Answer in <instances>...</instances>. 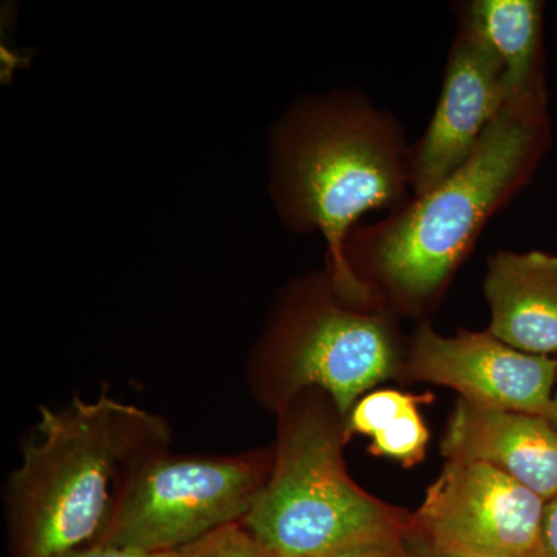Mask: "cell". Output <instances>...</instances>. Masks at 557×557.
Here are the masks:
<instances>
[{"label":"cell","mask_w":557,"mask_h":557,"mask_svg":"<svg viewBox=\"0 0 557 557\" xmlns=\"http://www.w3.org/2000/svg\"><path fill=\"white\" fill-rule=\"evenodd\" d=\"M548 101H508L471 159L445 182L351 231L355 276L395 317L437 307L483 230L530 185L552 148Z\"/></svg>","instance_id":"6da1fadb"},{"label":"cell","mask_w":557,"mask_h":557,"mask_svg":"<svg viewBox=\"0 0 557 557\" xmlns=\"http://www.w3.org/2000/svg\"><path fill=\"white\" fill-rule=\"evenodd\" d=\"M410 145L401 121L355 89L302 98L273 132L278 215L296 233H321L333 284L357 306L381 304L348 267L347 237L366 214H388L412 199Z\"/></svg>","instance_id":"7a4b0ae2"},{"label":"cell","mask_w":557,"mask_h":557,"mask_svg":"<svg viewBox=\"0 0 557 557\" xmlns=\"http://www.w3.org/2000/svg\"><path fill=\"white\" fill-rule=\"evenodd\" d=\"M36 434L3 491L13 557L94 545L126 472L171 445L163 417L106 394L61 409L40 406Z\"/></svg>","instance_id":"3957f363"},{"label":"cell","mask_w":557,"mask_h":557,"mask_svg":"<svg viewBox=\"0 0 557 557\" xmlns=\"http://www.w3.org/2000/svg\"><path fill=\"white\" fill-rule=\"evenodd\" d=\"M269 482L244 520L273 557H317L361 545L401 544L412 515L355 482L344 461V420L310 388L277 413Z\"/></svg>","instance_id":"277c9868"},{"label":"cell","mask_w":557,"mask_h":557,"mask_svg":"<svg viewBox=\"0 0 557 557\" xmlns=\"http://www.w3.org/2000/svg\"><path fill=\"white\" fill-rule=\"evenodd\" d=\"M405 350L397 317L348 302L325 270L285 289L249 358L248 384L276 413L317 388L346 421L366 392L401 373Z\"/></svg>","instance_id":"5b68a950"},{"label":"cell","mask_w":557,"mask_h":557,"mask_svg":"<svg viewBox=\"0 0 557 557\" xmlns=\"http://www.w3.org/2000/svg\"><path fill=\"white\" fill-rule=\"evenodd\" d=\"M273 449L234 456L156 450L124 475L97 545L170 555L244 522L269 482Z\"/></svg>","instance_id":"8992f818"},{"label":"cell","mask_w":557,"mask_h":557,"mask_svg":"<svg viewBox=\"0 0 557 557\" xmlns=\"http://www.w3.org/2000/svg\"><path fill=\"white\" fill-rule=\"evenodd\" d=\"M547 500L498 469L446 460L410 518L432 547L465 557H539Z\"/></svg>","instance_id":"52a82bcc"},{"label":"cell","mask_w":557,"mask_h":557,"mask_svg":"<svg viewBox=\"0 0 557 557\" xmlns=\"http://www.w3.org/2000/svg\"><path fill=\"white\" fill-rule=\"evenodd\" d=\"M406 379L453 388L483 408L548 418L555 423L557 357L525 354L485 332L438 333L420 322L406 343Z\"/></svg>","instance_id":"ba28073f"},{"label":"cell","mask_w":557,"mask_h":557,"mask_svg":"<svg viewBox=\"0 0 557 557\" xmlns=\"http://www.w3.org/2000/svg\"><path fill=\"white\" fill-rule=\"evenodd\" d=\"M508 102L504 67L490 47L458 24L426 129L410 145L409 182L423 196L460 170Z\"/></svg>","instance_id":"9c48e42d"},{"label":"cell","mask_w":557,"mask_h":557,"mask_svg":"<svg viewBox=\"0 0 557 557\" xmlns=\"http://www.w3.org/2000/svg\"><path fill=\"white\" fill-rule=\"evenodd\" d=\"M440 450L449 461L490 465L544 500L557 497V426L548 418L460 398Z\"/></svg>","instance_id":"30bf717a"},{"label":"cell","mask_w":557,"mask_h":557,"mask_svg":"<svg viewBox=\"0 0 557 557\" xmlns=\"http://www.w3.org/2000/svg\"><path fill=\"white\" fill-rule=\"evenodd\" d=\"M487 332L520 351L557 357V252L498 249L487 258Z\"/></svg>","instance_id":"8fae6325"},{"label":"cell","mask_w":557,"mask_h":557,"mask_svg":"<svg viewBox=\"0 0 557 557\" xmlns=\"http://www.w3.org/2000/svg\"><path fill=\"white\" fill-rule=\"evenodd\" d=\"M544 11L541 0H468L456 3L458 24L474 32L505 72L508 101H548Z\"/></svg>","instance_id":"7c38bea8"},{"label":"cell","mask_w":557,"mask_h":557,"mask_svg":"<svg viewBox=\"0 0 557 557\" xmlns=\"http://www.w3.org/2000/svg\"><path fill=\"white\" fill-rule=\"evenodd\" d=\"M434 395L405 394L394 388L370 392L359 398L344 421L347 442L354 435L372 438L369 453L412 468L426 457L429 429L420 408Z\"/></svg>","instance_id":"4fadbf2b"},{"label":"cell","mask_w":557,"mask_h":557,"mask_svg":"<svg viewBox=\"0 0 557 557\" xmlns=\"http://www.w3.org/2000/svg\"><path fill=\"white\" fill-rule=\"evenodd\" d=\"M172 557H273L252 536L244 522L219 528L188 547L172 553Z\"/></svg>","instance_id":"5bb4252c"},{"label":"cell","mask_w":557,"mask_h":557,"mask_svg":"<svg viewBox=\"0 0 557 557\" xmlns=\"http://www.w3.org/2000/svg\"><path fill=\"white\" fill-rule=\"evenodd\" d=\"M47 557H172V553L170 555H146V553L132 552V549L94 544Z\"/></svg>","instance_id":"9a60e30c"},{"label":"cell","mask_w":557,"mask_h":557,"mask_svg":"<svg viewBox=\"0 0 557 557\" xmlns=\"http://www.w3.org/2000/svg\"><path fill=\"white\" fill-rule=\"evenodd\" d=\"M317 557H405V548H403V542L401 544L361 545V547L339 549V552Z\"/></svg>","instance_id":"2e32d148"},{"label":"cell","mask_w":557,"mask_h":557,"mask_svg":"<svg viewBox=\"0 0 557 557\" xmlns=\"http://www.w3.org/2000/svg\"><path fill=\"white\" fill-rule=\"evenodd\" d=\"M557 557V497L547 502L542 528L541 556Z\"/></svg>","instance_id":"e0dca14e"},{"label":"cell","mask_w":557,"mask_h":557,"mask_svg":"<svg viewBox=\"0 0 557 557\" xmlns=\"http://www.w3.org/2000/svg\"><path fill=\"white\" fill-rule=\"evenodd\" d=\"M403 548H405V557H465L450 555V553L432 547L424 539L410 531V527L408 533L405 534V539H403Z\"/></svg>","instance_id":"ac0fdd59"},{"label":"cell","mask_w":557,"mask_h":557,"mask_svg":"<svg viewBox=\"0 0 557 557\" xmlns=\"http://www.w3.org/2000/svg\"><path fill=\"white\" fill-rule=\"evenodd\" d=\"M555 424L557 426V381H556V388H555Z\"/></svg>","instance_id":"d6986e66"}]
</instances>
